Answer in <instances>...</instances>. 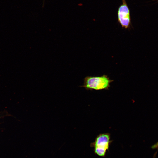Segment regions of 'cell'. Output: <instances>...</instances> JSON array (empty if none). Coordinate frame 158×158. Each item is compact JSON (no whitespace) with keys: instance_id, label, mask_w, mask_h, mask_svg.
Masks as SVG:
<instances>
[{"instance_id":"obj_2","label":"cell","mask_w":158,"mask_h":158,"mask_svg":"<svg viewBox=\"0 0 158 158\" xmlns=\"http://www.w3.org/2000/svg\"><path fill=\"white\" fill-rule=\"evenodd\" d=\"M110 134L108 133H101L96 138L94 142L91 143L94 148V153L99 156L105 157L112 141L110 140Z\"/></svg>"},{"instance_id":"obj_1","label":"cell","mask_w":158,"mask_h":158,"mask_svg":"<svg viewBox=\"0 0 158 158\" xmlns=\"http://www.w3.org/2000/svg\"><path fill=\"white\" fill-rule=\"evenodd\" d=\"M113 81L105 75L100 76H87L84 78L83 85L80 87L88 90H108Z\"/></svg>"},{"instance_id":"obj_4","label":"cell","mask_w":158,"mask_h":158,"mask_svg":"<svg viewBox=\"0 0 158 158\" xmlns=\"http://www.w3.org/2000/svg\"><path fill=\"white\" fill-rule=\"evenodd\" d=\"M151 148L152 149H158V141L153 145Z\"/></svg>"},{"instance_id":"obj_3","label":"cell","mask_w":158,"mask_h":158,"mask_svg":"<svg viewBox=\"0 0 158 158\" xmlns=\"http://www.w3.org/2000/svg\"><path fill=\"white\" fill-rule=\"evenodd\" d=\"M122 1V4L118 10V20L123 28L127 29L131 25L130 11L126 0Z\"/></svg>"}]
</instances>
